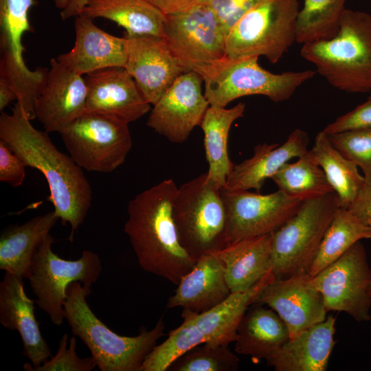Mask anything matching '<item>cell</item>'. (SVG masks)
<instances>
[{
    "label": "cell",
    "mask_w": 371,
    "mask_h": 371,
    "mask_svg": "<svg viewBox=\"0 0 371 371\" xmlns=\"http://www.w3.org/2000/svg\"><path fill=\"white\" fill-rule=\"evenodd\" d=\"M54 238L48 234L36 250L26 278L36 297V303L49 316L52 322L60 326L65 319L66 289L72 282L91 286L102 271L98 255L83 251L76 260L60 258L52 249Z\"/></svg>",
    "instance_id": "30bf717a"
},
{
    "label": "cell",
    "mask_w": 371,
    "mask_h": 371,
    "mask_svg": "<svg viewBox=\"0 0 371 371\" xmlns=\"http://www.w3.org/2000/svg\"><path fill=\"white\" fill-rule=\"evenodd\" d=\"M371 321V320H370Z\"/></svg>",
    "instance_id": "7dc6e473"
},
{
    "label": "cell",
    "mask_w": 371,
    "mask_h": 371,
    "mask_svg": "<svg viewBox=\"0 0 371 371\" xmlns=\"http://www.w3.org/2000/svg\"><path fill=\"white\" fill-rule=\"evenodd\" d=\"M165 14L187 11L201 3V0H147Z\"/></svg>",
    "instance_id": "60d3db41"
},
{
    "label": "cell",
    "mask_w": 371,
    "mask_h": 371,
    "mask_svg": "<svg viewBox=\"0 0 371 371\" xmlns=\"http://www.w3.org/2000/svg\"><path fill=\"white\" fill-rule=\"evenodd\" d=\"M309 138L306 132L295 129L281 146L259 144L254 155L234 166L227 176L225 188L230 190L254 189L260 192L265 180L271 178L289 160L308 152Z\"/></svg>",
    "instance_id": "603a6c76"
},
{
    "label": "cell",
    "mask_w": 371,
    "mask_h": 371,
    "mask_svg": "<svg viewBox=\"0 0 371 371\" xmlns=\"http://www.w3.org/2000/svg\"><path fill=\"white\" fill-rule=\"evenodd\" d=\"M215 254L232 293L245 292L271 271V234L228 244Z\"/></svg>",
    "instance_id": "d4e9b609"
},
{
    "label": "cell",
    "mask_w": 371,
    "mask_h": 371,
    "mask_svg": "<svg viewBox=\"0 0 371 371\" xmlns=\"http://www.w3.org/2000/svg\"><path fill=\"white\" fill-rule=\"evenodd\" d=\"M124 37L127 59L124 68L148 102L154 105L177 77L186 71L164 37L150 34Z\"/></svg>",
    "instance_id": "e0dca14e"
},
{
    "label": "cell",
    "mask_w": 371,
    "mask_h": 371,
    "mask_svg": "<svg viewBox=\"0 0 371 371\" xmlns=\"http://www.w3.org/2000/svg\"><path fill=\"white\" fill-rule=\"evenodd\" d=\"M254 303L269 307L280 317L288 328L290 339L326 318L323 297L308 273L276 278Z\"/></svg>",
    "instance_id": "2e32d148"
},
{
    "label": "cell",
    "mask_w": 371,
    "mask_h": 371,
    "mask_svg": "<svg viewBox=\"0 0 371 371\" xmlns=\"http://www.w3.org/2000/svg\"><path fill=\"white\" fill-rule=\"evenodd\" d=\"M289 339L288 328L280 317L273 309L254 303L238 324L235 351L267 361Z\"/></svg>",
    "instance_id": "484cf974"
},
{
    "label": "cell",
    "mask_w": 371,
    "mask_h": 371,
    "mask_svg": "<svg viewBox=\"0 0 371 371\" xmlns=\"http://www.w3.org/2000/svg\"><path fill=\"white\" fill-rule=\"evenodd\" d=\"M271 179L279 190L303 201L335 192L308 150L297 161L284 164Z\"/></svg>",
    "instance_id": "1f68e13d"
},
{
    "label": "cell",
    "mask_w": 371,
    "mask_h": 371,
    "mask_svg": "<svg viewBox=\"0 0 371 371\" xmlns=\"http://www.w3.org/2000/svg\"><path fill=\"white\" fill-rule=\"evenodd\" d=\"M371 238V229L347 209L339 207L308 273L314 276L339 258L355 243Z\"/></svg>",
    "instance_id": "4dcf8cb0"
},
{
    "label": "cell",
    "mask_w": 371,
    "mask_h": 371,
    "mask_svg": "<svg viewBox=\"0 0 371 371\" xmlns=\"http://www.w3.org/2000/svg\"><path fill=\"white\" fill-rule=\"evenodd\" d=\"M275 278L270 271L249 290L232 293L209 311L181 315L182 324L172 330L164 342L153 348L144 359L142 371H166L175 359L199 344L228 346L235 341L242 317Z\"/></svg>",
    "instance_id": "5b68a950"
},
{
    "label": "cell",
    "mask_w": 371,
    "mask_h": 371,
    "mask_svg": "<svg viewBox=\"0 0 371 371\" xmlns=\"http://www.w3.org/2000/svg\"><path fill=\"white\" fill-rule=\"evenodd\" d=\"M74 30V45L56 58L60 63L80 76L106 67H124L127 59L125 37L103 31L92 19L82 15L75 17Z\"/></svg>",
    "instance_id": "44dd1931"
},
{
    "label": "cell",
    "mask_w": 371,
    "mask_h": 371,
    "mask_svg": "<svg viewBox=\"0 0 371 371\" xmlns=\"http://www.w3.org/2000/svg\"><path fill=\"white\" fill-rule=\"evenodd\" d=\"M348 131H371V96L322 130L326 135Z\"/></svg>",
    "instance_id": "8d00e7d4"
},
{
    "label": "cell",
    "mask_w": 371,
    "mask_h": 371,
    "mask_svg": "<svg viewBox=\"0 0 371 371\" xmlns=\"http://www.w3.org/2000/svg\"><path fill=\"white\" fill-rule=\"evenodd\" d=\"M347 210L371 229V180L365 181L363 188Z\"/></svg>",
    "instance_id": "ab89813d"
},
{
    "label": "cell",
    "mask_w": 371,
    "mask_h": 371,
    "mask_svg": "<svg viewBox=\"0 0 371 371\" xmlns=\"http://www.w3.org/2000/svg\"><path fill=\"white\" fill-rule=\"evenodd\" d=\"M298 0H262L247 11L226 36L231 58L265 56L276 63L296 41Z\"/></svg>",
    "instance_id": "ba28073f"
},
{
    "label": "cell",
    "mask_w": 371,
    "mask_h": 371,
    "mask_svg": "<svg viewBox=\"0 0 371 371\" xmlns=\"http://www.w3.org/2000/svg\"><path fill=\"white\" fill-rule=\"evenodd\" d=\"M60 134L69 156L87 171H114L132 147L128 124L99 113H84Z\"/></svg>",
    "instance_id": "8fae6325"
},
{
    "label": "cell",
    "mask_w": 371,
    "mask_h": 371,
    "mask_svg": "<svg viewBox=\"0 0 371 371\" xmlns=\"http://www.w3.org/2000/svg\"><path fill=\"white\" fill-rule=\"evenodd\" d=\"M172 217L181 246L194 259L227 245L221 189L208 180L206 172L178 188Z\"/></svg>",
    "instance_id": "52a82bcc"
},
{
    "label": "cell",
    "mask_w": 371,
    "mask_h": 371,
    "mask_svg": "<svg viewBox=\"0 0 371 371\" xmlns=\"http://www.w3.org/2000/svg\"><path fill=\"white\" fill-rule=\"evenodd\" d=\"M58 219L53 210L5 228L0 236V269L26 278L36 250Z\"/></svg>",
    "instance_id": "4316f807"
},
{
    "label": "cell",
    "mask_w": 371,
    "mask_h": 371,
    "mask_svg": "<svg viewBox=\"0 0 371 371\" xmlns=\"http://www.w3.org/2000/svg\"><path fill=\"white\" fill-rule=\"evenodd\" d=\"M86 112L102 113L129 124L150 110V104L133 77L124 67L101 69L84 78Z\"/></svg>",
    "instance_id": "d6986e66"
},
{
    "label": "cell",
    "mask_w": 371,
    "mask_h": 371,
    "mask_svg": "<svg viewBox=\"0 0 371 371\" xmlns=\"http://www.w3.org/2000/svg\"><path fill=\"white\" fill-rule=\"evenodd\" d=\"M91 286L72 282L66 289L65 319L74 336L89 349L101 371H142L146 356L164 335L161 317L150 330L144 327L134 337L122 336L109 328L99 319L87 302Z\"/></svg>",
    "instance_id": "3957f363"
},
{
    "label": "cell",
    "mask_w": 371,
    "mask_h": 371,
    "mask_svg": "<svg viewBox=\"0 0 371 371\" xmlns=\"http://www.w3.org/2000/svg\"><path fill=\"white\" fill-rule=\"evenodd\" d=\"M346 1L304 0L297 20L296 42L304 44L335 36Z\"/></svg>",
    "instance_id": "d6a6232c"
},
{
    "label": "cell",
    "mask_w": 371,
    "mask_h": 371,
    "mask_svg": "<svg viewBox=\"0 0 371 371\" xmlns=\"http://www.w3.org/2000/svg\"><path fill=\"white\" fill-rule=\"evenodd\" d=\"M368 293L370 296L371 297V268H370V280L368 283Z\"/></svg>",
    "instance_id": "f6af8a7d"
},
{
    "label": "cell",
    "mask_w": 371,
    "mask_h": 371,
    "mask_svg": "<svg viewBox=\"0 0 371 371\" xmlns=\"http://www.w3.org/2000/svg\"><path fill=\"white\" fill-rule=\"evenodd\" d=\"M201 76L181 74L153 105L146 124L170 142L181 144L200 126L210 106L201 91Z\"/></svg>",
    "instance_id": "9a60e30c"
},
{
    "label": "cell",
    "mask_w": 371,
    "mask_h": 371,
    "mask_svg": "<svg viewBox=\"0 0 371 371\" xmlns=\"http://www.w3.org/2000/svg\"><path fill=\"white\" fill-rule=\"evenodd\" d=\"M370 2H371V0H370Z\"/></svg>",
    "instance_id": "bcb514c9"
},
{
    "label": "cell",
    "mask_w": 371,
    "mask_h": 371,
    "mask_svg": "<svg viewBox=\"0 0 371 371\" xmlns=\"http://www.w3.org/2000/svg\"><path fill=\"white\" fill-rule=\"evenodd\" d=\"M300 55L333 87L371 91V15L346 8L336 35L302 44Z\"/></svg>",
    "instance_id": "277c9868"
},
{
    "label": "cell",
    "mask_w": 371,
    "mask_h": 371,
    "mask_svg": "<svg viewBox=\"0 0 371 371\" xmlns=\"http://www.w3.org/2000/svg\"><path fill=\"white\" fill-rule=\"evenodd\" d=\"M308 153L324 172L337 196L339 207L348 209L365 183L357 166L333 146L328 135L322 131L316 135Z\"/></svg>",
    "instance_id": "f546056e"
},
{
    "label": "cell",
    "mask_w": 371,
    "mask_h": 371,
    "mask_svg": "<svg viewBox=\"0 0 371 371\" xmlns=\"http://www.w3.org/2000/svg\"><path fill=\"white\" fill-rule=\"evenodd\" d=\"M336 319L333 315L289 339L266 361L276 371H325L335 345Z\"/></svg>",
    "instance_id": "cb8c5ba5"
},
{
    "label": "cell",
    "mask_w": 371,
    "mask_h": 371,
    "mask_svg": "<svg viewBox=\"0 0 371 371\" xmlns=\"http://www.w3.org/2000/svg\"><path fill=\"white\" fill-rule=\"evenodd\" d=\"M80 15L114 21L127 36L164 37L166 15L147 0H89Z\"/></svg>",
    "instance_id": "83f0119b"
},
{
    "label": "cell",
    "mask_w": 371,
    "mask_h": 371,
    "mask_svg": "<svg viewBox=\"0 0 371 371\" xmlns=\"http://www.w3.org/2000/svg\"><path fill=\"white\" fill-rule=\"evenodd\" d=\"M177 189L168 179L136 195L128 202L124 227L142 269L175 285L196 261L181 246L173 220Z\"/></svg>",
    "instance_id": "7a4b0ae2"
},
{
    "label": "cell",
    "mask_w": 371,
    "mask_h": 371,
    "mask_svg": "<svg viewBox=\"0 0 371 371\" xmlns=\"http://www.w3.org/2000/svg\"><path fill=\"white\" fill-rule=\"evenodd\" d=\"M338 207L335 192L304 201L297 212L271 234V272L276 278L308 273Z\"/></svg>",
    "instance_id": "9c48e42d"
},
{
    "label": "cell",
    "mask_w": 371,
    "mask_h": 371,
    "mask_svg": "<svg viewBox=\"0 0 371 371\" xmlns=\"http://www.w3.org/2000/svg\"><path fill=\"white\" fill-rule=\"evenodd\" d=\"M14 100H17V95L14 89L6 81L0 78L1 112Z\"/></svg>",
    "instance_id": "7bdbcfd3"
},
{
    "label": "cell",
    "mask_w": 371,
    "mask_h": 371,
    "mask_svg": "<svg viewBox=\"0 0 371 371\" xmlns=\"http://www.w3.org/2000/svg\"><path fill=\"white\" fill-rule=\"evenodd\" d=\"M89 1V0H70L67 7L60 12L62 20L66 21L80 15L82 9Z\"/></svg>",
    "instance_id": "b9f144b4"
},
{
    "label": "cell",
    "mask_w": 371,
    "mask_h": 371,
    "mask_svg": "<svg viewBox=\"0 0 371 371\" xmlns=\"http://www.w3.org/2000/svg\"><path fill=\"white\" fill-rule=\"evenodd\" d=\"M87 97L84 78L52 58L45 86L34 103L35 117L46 132L60 133L86 112Z\"/></svg>",
    "instance_id": "ac0fdd59"
},
{
    "label": "cell",
    "mask_w": 371,
    "mask_h": 371,
    "mask_svg": "<svg viewBox=\"0 0 371 371\" xmlns=\"http://www.w3.org/2000/svg\"><path fill=\"white\" fill-rule=\"evenodd\" d=\"M23 278L5 273L0 282V322L10 330H16L23 341V355L33 365L25 363V370H34L50 357L34 315V302L24 290Z\"/></svg>",
    "instance_id": "ffe728a7"
},
{
    "label": "cell",
    "mask_w": 371,
    "mask_h": 371,
    "mask_svg": "<svg viewBox=\"0 0 371 371\" xmlns=\"http://www.w3.org/2000/svg\"><path fill=\"white\" fill-rule=\"evenodd\" d=\"M221 194L226 212L227 245L273 233L297 212L304 202L279 190L261 194L225 187Z\"/></svg>",
    "instance_id": "4fadbf2b"
},
{
    "label": "cell",
    "mask_w": 371,
    "mask_h": 371,
    "mask_svg": "<svg viewBox=\"0 0 371 371\" xmlns=\"http://www.w3.org/2000/svg\"><path fill=\"white\" fill-rule=\"evenodd\" d=\"M245 104L238 103L230 109L210 106L200 124L204 133V148L209 165L208 180L218 188L226 186L234 164L227 150L229 133L233 122L244 115Z\"/></svg>",
    "instance_id": "f1b7e54d"
},
{
    "label": "cell",
    "mask_w": 371,
    "mask_h": 371,
    "mask_svg": "<svg viewBox=\"0 0 371 371\" xmlns=\"http://www.w3.org/2000/svg\"><path fill=\"white\" fill-rule=\"evenodd\" d=\"M333 146L359 167L365 181L371 180V131H348L328 135Z\"/></svg>",
    "instance_id": "e575fe53"
},
{
    "label": "cell",
    "mask_w": 371,
    "mask_h": 371,
    "mask_svg": "<svg viewBox=\"0 0 371 371\" xmlns=\"http://www.w3.org/2000/svg\"><path fill=\"white\" fill-rule=\"evenodd\" d=\"M26 167L23 160L0 139V181L14 188L21 186L25 177Z\"/></svg>",
    "instance_id": "f35d334b"
},
{
    "label": "cell",
    "mask_w": 371,
    "mask_h": 371,
    "mask_svg": "<svg viewBox=\"0 0 371 371\" xmlns=\"http://www.w3.org/2000/svg\"><path fill=\"white\" fill-rule=\"evenodd\" d=\"M370 268L366 249L358 241L336 261L312 276L327 312H344L358 322L371 320Z\"/></svg>",
    "instance_id": "5bb4252c"
},
{
    "label": "cell",
    "mask_w": 371,
    "mask_h": 371,
    "mask_svg": "<svg viewBox=\"0 0 371 371\" xmlns=\"http://www.w3.org/2000/svg\"><path fill=\"white\" fill-rule=\"evenodd\" d=\"M56 8L63 10L67 7L70 0H54Z\"/></svg>",
    "instance_id": "ee69618b"
},
{
    "label": "cell",
    "mask_w": 371,
    "mask_h": 371,
    "mask_svg": "<svg viewBox=\"0 0 371 371\" xmlns=\"http://www.w3.org/2000/svg\"><path fill=\"white\" fill-rule=\"evenodd\" d=\"M258 60L226 56L201 70L199 74L210 105L225 107L234 100L251 95H265L274 102L285 101L315 74L312 70L273 74L261 67Z\"/></svg>",
    "instance_id": "8992f818"
},
{
    "label": "cell",
    "mask_w": 371,
    "mask_h": 371,
    "mask_svg": "<svg viewBox=\"0 0 371 371\" xmlns=\"http://www.w3.org/2000/svg\"><path fill=\"white\" fill-rule=\"evenodd\" d=\"M166 15L164 38L186 71L199 74L227 56L225 32L209 5L200 3L187 11Z\"/></svg>",
    "instance_id": "7c38bea8"
},
{
    "label": "cell",
    "mask_w": 371,
    "mask_h": 371,
    "mask_svg": "<svg viewBox=\"0 0 371 371\" xmlns=\"http://www.w3.org/2000/svg\"><path fill=\"white\" fill-rule=\"evenodd\" d=\"M239 359L225 345L199 344L175 359L169 371H236Z\"/></svg>",
    "instance_id": "836d02e7"
},
{
    "label": "cell",
    "mask_w": 371,
    "mask_h": 371,
    "mask_svg": "<svg viewBox=\"0 0 371 371\" xmlns=\"http://www.w3.org/2000/svg\"><path fill=\"white\" fill-rule=\"evenodd\" d=\"M67 339L68 335L65 333L60 340L56 354L45 361L36 371H90L97 366L92 357H78L75 336L70 338L69 348H67Z\"/></svg>",
    "instance_id": "d590c367"
},
{
    "label": "cell",
    "mask_w": 371,
    "mask_h": 371,
    "mask_svg": "<svg viewBox=\"0 0 371 371\" xmlns=\"http://www.w3.org/2000/svg\"><path fill=\"white\" fill-rule=\"evenodd\" d=\"M21 104L17 102L10 114L1 112L0 139L23 160L38 170L49 189V201L62 224L71 226V240L83 223L92 201V190L82 168L60 152L48 133L35 128Z\"/></svg>",
    "instance_id": "6da1fadb"
},
{
    "label": "cell",
    "mask_w": 371,
    "mask_h": 371,
    "mask_svg": "<svg viewBox=\"0 0 371 371\" xmlns=\"http://www.w3.org/2000/svg\"><path fill=\"white\" fill-rule=\"evenodd\" d=\"M262 0H201L218 17L225 34L247 11Z\"/></svg>",
    "instance_id": "74e56055"
},
{
    "label": "cell",
    "mask_w": 371,
    "mask_h": 371,
    "mask_svg": "<svg viewBox=\"0 0 371 371\" xmlns=\"http://www.w3.org/2000/svg\"><path fill=\"white\" fill-rule=\"evenodd\" d=\"M167 308H182V315L198 314L224 302L232 294L223 264L215 254L196 259L192 269L177 285Z\"/></svg>",
    "instance_id": "7402d4cb"
}]
</instances>
